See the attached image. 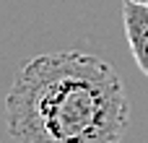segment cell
<instances>
[{
  "label": "cell",
  "instance_id": "1",
  "mask_svg": "<svg viewBox=\"0 0 148 143\" xmlns=\"http://www.w3.org/2000/svg\"><path fill=\"white\" fill-rule=\"evenodd\" d=\"M130 102L120 73L81 50L26 60L5 96L13 143H122Z\"/></svg>",
  "mask_w": 148,
  "mask_h": 143
},
{
  "label": "cell",
  "instance_id": "2",
  "mask_svg": "<svg viewBox=\"0 0 148 143\" xmlns=\"http://www.w3.org/2000/svg\"><path fill=\"white\" fill-rule=\"evenodd\" d=\"M122 26H125V36H127L135 65L140 68V73L148 76V5L125 3L122 5Z\"/></svg>",
  "mask_w": 148,
  "mask_h": 143
},
{
  "label": "cell",
  "instance_id": "3",
  "mask_svg": "<svg viewBox=\"0 0 148 143\" xmlns=\"http://www.w3.org/2000/svg\"><path fill=\"white\" fill-rule=\"evenodd\" d=\"M122 3H138V5H148V0H122Z\"/></svg>",
  "mask_w": 148,
  "mask_h": 143
}]
</instances>
